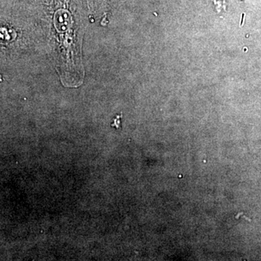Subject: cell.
I'll list each match as a JSON object with an SVG mask.
<instances>
[{"instance_id":"obj_1","label":"cell","mask_w":261,"mask_h":261,"mask_svg":"<svg viewBox=\"0 0 261 261\" xmlns=\"http://www.w3.org/2000/svg\"><path fill=\"white\" fill-rule=\"evenodd\" d=\"M112 126L116 127V128H118L120 126V117L117 116V118L114 120V123L111 125Z\"/></svg>"}]
</instances>
